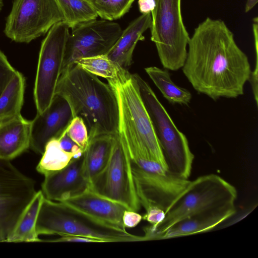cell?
I'll return each instance as SVG.
<instances>
[{
    "label": "cell",
    "instance_id": "obj_20",
    "mask_svg": "<svg viewBox=\"0 0 258 258\" xmlns=\"http://www.w3.org/2000/svg\"><path fill=\"white\" fill-rule=\"evenodd\" d=\"M115 135H100L89 139L84 152L83 168L89 185L106 168L111 153Z\"/></svg>",
    "mask_w": 258,
    "mask_h": 258
},
{
    "label": "cell",
    "instance_id": "obj_6",
    "mask_svg": "<svg viewBox=\"0 0 258 258\" xmlns=\"http://www.w3.org/2000/svg\"><path fill=\"white\" fill-rule=\"evenodd\" d=\"M155 1L151 13V39L164 68L177 71L185 62L190 38L183 22L181 0Z\"/></svg>",
    "mask_w": 258,
    "mask_h": 258
},
{
    "label": "cell",
    "instance_id": "obj_29",
    "mask_svg": "<svg viewBox=\"0 0 258 258\" xmlns=\"http://www.w3.org/2000/svg\"><path fill=\"white\" fill-rule=\"evenodd\" d=\"M16 70L0 49V96L13 78Z\"/></svg>",
    "mask_w": 258,
    "mask_h": 258
},
{
    "label": "cell",
    "instance_id": "obj_18",
    "mask_svg": "<svg viewBox=\"0 0 258 258\" xmlns=\"http://www.w3.org/2000/svg\"><path fill=\"white\" fill-rule=\"evenodd\" d=\"M31 121L21 114L0 121V159L11 160L30 145Z\"/></svg>",
    "mask_w": 258,
    "mask_h": 258
},
{
    "label": "cell",
    "instance_id": "obj_32",
    "mask_svg": "<svg viewBox=\"0 0 258 258\" xmlns=\"http://www.w3.org/2000/svg\"><path fill=\"white\" fill-rule=\"evenodd\" d=\"M142 220V216L137 212L126 210L123 214L122 222L125 228H134Z\"/></svg>",
    "mask_w": 258,
    "mask_h": 258
},
{
    "label": "cell",
    "instance_id": "obj_12",
    "mask_svg": "<svg viewBox=\"0 0 258 258\" xmlns=\"http://www.w3.org/2000/svg\"><path fill=\"white\" fill-rule=\"evenodd\" d=\"M72 29L66 43L62 73L78 59L107 54L122 32L119 24L104 19L83 22Z\"/></svg>",
    "mask_w": 258,
    "mask_h": 258
},
{
    "label": "cell",
    "instance_id": "obj_15",
    "mask_svg": "<svg viewBox=\"0 0 258 258\" xmlns=\"http://www.w3.org/2000/svg\"><path fill=\"white\" fill-rule=\"evenodd\" d=\"M83 160L84 153L73 158L63 169L44 175L41 190L44 197L60 202L88 188L89 183L84 174Z\"/></svg>",
    "mask_w": 258,
    "mask_h": 258
},
{
    "label": "cell",
    "instance_id": "obj_19",
    "mask_svg": "<svg viewBox=\"0 0 258 258\" xmlns=\"http://www.w3.org/2000/svg\"><path fill=\"white\" fill-rule=\"evenodd\" d=\"M151 22L150 13L142 14L135 19L122 30L120 36L106 55L121 68L127 70L133 62L135 47L139 41L145 39L143 34L150 28Z\"/></svg>",
    "mask_w": 258,
    "mask_h": 258
},
{
    "label": "cell",
    "instance_id": "obj_8",
    "mask_svg": "<svg viewBox=\"0 0 258 258\" xmlns=\"http://www.w3.org/2000/svg\"><path fill=\"white\" fill-rule=\"evenodd\" d=\"M64 21L58 0H14L4 33L13 41L28 43Z\"/></svg>",
    "mask_w": 258,
    "mask_h": 258
},
{
    "label": "cell",
    "instance_id": "obj_14",
    "mask_svg": "<svg viewBox=\"0 0 258 258\" xmlns=\"http://www.w3.org/2000/svg\"><path fill=\"white\" fill-rule=\"evenodd\" d=\"M73 118L68 101L55 94L49 107L42 113H37L31 121L30 148L42 154L46 144L51 140L58 139Z\"/></svg>",
    "mask_w": 258,
    "mask_h": 258
},
{
    "label": "cell",
    "instance_id": "obj_17",
    "mask_svg": "<svg viewBox=\"0 0 258 258\" xmlns=\"http://www.w3.org/2000/svg\"><path fill=\"white\" fill-rule=\"evenodd\" d=\"M236 213L235 206L209 209L195 213L174 224L156 240L179 237L212 230Z\"/></svg>",
    "mask_w": 258,
    "mask_h": 258
},
{
    "label": "cell",
    "instance_id": "obj_10",
    "mask_svg": "<svg viewBox=\"0 0 258 258\" xmlns=\"http://www.w3.org/2000/svg\"><path fill=\"white\" fill-rule=\"evenodd\" d=\"M89 188L101 196L118 202L128 210L141 208L133 176L131 160L118 133L115 135L108 163Z\"/></svg>",
    "mask_w": 258,
    "mask_h": 258
},
{
    "label": "cell",
    "instance_id": "obj_37",
    "mask_svg": "<svg viewBox=\"0 0 258 258\" xmlns=\"http://www.w3.org/2000/svg\"><path fill=\"white\" fill-rule=\"evenodd\" d=\"M1 242V241H0Z\"/></svg>",
    "mask_w": 258,
    "mask_h": 258
},
{
    "label": "cell",
    "instance_id": "obj_3",
    "mask_svg": "<svg viewBox=\"0 0 258 258\" xmlns=\"http://www.w3.org/2000/svg\"><path fill=\"white\" fill-rule=\"evenodd\" d=\"M36 231L39 235L79 236L102 242L146 241L122 229L97 220L62 202L44 197L39 212Z\"/></svg>",
    "mask_w": 258,
    "mask_h": 258
},
{
    "label": "cell",
    "instance_id": "obj_25",
    "mask_svg": "<svg viewBox=\"0 0 258 258\" xmlns=\"http://www.w3.org/2000/svg\"><path fill=\"white\" fill-rule=\"evenodd\" d=\"M64 18V22L70 28L96 19L98 15L87 0H58Z\"/></svg>",
    "mask_w": 258,
    "mask_h": 258
},
{
    "label": "cell",
    "instance_id": "obj_11",
    "mask_svg": "<svg viewBox=\"0 0 258 258\" xmlns=\"http://www.w3.org/2000/svg\"><path fill=\"white\" fill-rule=\"evenodd\" d=\"M131 167L137 194L145 210L156 207L166 213L191 181L173 175L156 161L143 168Z\"/></svg>",
    "mask_w": 258,
    "mask_h": 258
},
{
    "label": "cell",
    "instance_id": "obj_4",
    "mask_svg": "<svg viewBox=\"0 0 258 258\" xmlns=\"http://www.w3.org/2000/svg\"><path fill=\"white\" fill-rule=\"evenodd\" d=\"M235 187L220 176L210 174L191 181L180 198L165 213L153 232H145L147 240H156L160 234L178 221L209 209L235 206Z\"/></svg>",
    "mask_w": 258,
    "mask_h": 258
},
{
    "label": "cell",
    "instance_id": "obj_7",
    "mask_svg": "<svg viewBox=\"0 0 258 258\" xmlns=\"http://www.w3.org/2000/svg\"><path fill=\"white\" fill-rule=\"evenodd\" d=\"M69 29L64 21L54 24L41 43L33 92L37 113L44 111L55 95L62 73Z\"/></svg>",
    "mask_w": 258,
    "mask_h": 258
},
{
    "label": "cell",
    "instance_id": "obj_26",
    "mask_svg": "<svg viewBox=\"0 0 258 258\" xmlns=\"http://www.w3.org/2000/svg\"><path fill=\"white\" fill-rule=\"evenodd\" d=\"M75 64L93 75L106 79L115 77L121 68L106 54L80 58Z\"/></svg>",
    "mask_w": 258,
    "mask_h": 258
},
{
    "label": "cell",
    "instance_id": "obj_33",
    "mask_svg": "<svg viewBox=\"0 0 258 258\" xmlns=\"http://www.w3.org/2000/svg\"><path fill=\"white\" fill-rule=\"evenodd\" d=\"M51 242H94L100 243L102 242L100 240L98 239L79 236H61L60 238L50 240Z\"/></svg>",
    "mask_w": 258,
    "mask_h": 258
},
{
    "label": "cell",
    "instance_id": "obj_21",
    "mask_svg": "<svg viewBox=\"0 0 258 258\" xmlns=\"http://www.w3.org/2000/svg\"><path fill=\"white\" fill-rule=\"evenodd\" d=\"M44 196L36 192L20 215L15 227L5 242H38L42 241L36 231V223Z\"/></svg>",
    "mask_w": 258,
    "mask_h": 258
},
{
    "label": "cell",
    "instance_id": "obj_1",
    "mask_svg": "<svg viewBox=\"0 0 258 258\" xmlns=\"http://www.w3.org/2000/svg\"><path fill=\"white\" fill-rule=\"evenodd\" d=\"M187 46L182 71L197 92L213 100L243 94L250 66L223 20L207 17L195 29Z\"/></svg>",
    "mask_w": 258,
    "mask_h": 258
},
{
    "label": "cell",
    "instance_id": "obj_28",
    "mask_svg": "<svg viewBox=\"0 0 258 258\" xmlns=\"http://www.w3.org/2000/svg\"><path fill=\"white\" fill-rule=\"evenodd\" d=\"M67 133L84 152L89 142V134L86 124L83 119L75 116L66 130Z\"/></svg>",
    "mask_w": 258,
    "mask_h": 258
},
{
    "label": "cell",
    "instance_id": "obj_23",
    "mask_svg": "<svg viewBox=\"0 0 258 258\" xmlns=\"http://www.w3.org/2000/svg\"><path fill=\"white\" fill-rule=\"evenodd\" d=\"M145 70L163 97L170 103L187 105L190 102L191 99L190 92L175 85L171 80L167 69L149 67L146 68Z\"/></svg>",
    "mask_w": 258,
    "mask_h": 258
},
{
    "label": "cell",
    "instance_id": "obj_34",
    "mask_svg": "<svg viewBox=\"0 0 258 258\" xmlns=\"http://www.w3.org/2000/svg\"><path fill=\"white\" fill-rule=\"evenodd\" d=\"M140 12L143 14L151 13L156 6L155 0H138Z\"/></svg>",
    "mask_w": 258,
    "mask_h": 258
},
{
    "label": "cell",
    "instance_id": "obj_24",
    "mask_svg": "<svg viewBox=\"0 0 258 258\" xmlns=\"http://www.w3.org/2000/svg\"><path fill=\"white\" fill-rule=\"evenodd\" d=\"M42 155L36 170L43 175L63 169L73 158L79 157L63 150L56 139L51 140L46 144Z\"/></svg>",
    "mask_w": 258,
    "mask_h": 258
},
{
    "label": "cell",
    "instance_id": "obj_2",
    "mask_svg": "<svg viewBox=\"0 0 258 258\" xmlns=\"http://www.w3.org/2000/svg\"><path fill=\"white\" fill-rule=\"evenodd\" d=\"M55 94L69 103L74 117L84 120L89 139L100 135L118 133L119 108L110 86L74 64L63 72Z\"/></svg>",
    "mask_w": 258,
    "mask_h": 258
},
{
    "label": "cell",
    "instance_id": "obj_5",
    "mask_svg": "<svg viewBox=\"0 0 258 258\" xmlns=\"http://www.w3.org/2000/svg\"><path fill=\"white\" fill-rule=\"evenodd\" d=\"M141 96L152 120L168 170L184 179L190 176L194 155L187 139L175 125L149 85L135 74Z\"/></svg>",
    "mask_w": 258,
    "mask_h": 258
},
{
    "label": "cell",
    "instance_id": "obj_16",
    "mask_svg": "<svg viewBox=\"0 0 258 258\" xmlns=\"http://www.w3.org/2000/svg\"><path fill=\"white\" fill-rule=\"evenodd\" d=\"M62 202L97 220L125 229L122 216L127 210L122 204L90 189L64 199Z\"/></svg>",
    "mask_w": 258,
    "mask_h": 258
},
{
    "label": "cell",
    "instance_id": "obj_36",
    "mask_svg": "<svg viewBox=\"0 0 258 258\" xmlns=\"http://www.w3.org/2000/svg\"><path fill=\"white\" fill-rule=\"evenodd\" d=\"M4 6V2L3 0H0V11L2 10Z\"/></svg>",
    "mask_w": 258,
    "mask_h": 258
},
{
    "label": "cell",
    "instance_id": "obj_9",
    "mask_svg": "<svg viewBox=\"0 0 258 258\" xmlns=\"http://www.w3.org/2000/svg\"><path fill=\"white\" fill-rule=\"evenodd\" d=\"M107 80L116 95L118 106L127 115L152 158L168 170L135 75L121 68L115 77Z\"/></svg>",
    "mask_w": 258,
    "mask_h": 258
},
{
    "label": "cell",
    "instance_id": "obj_13",
    "mask_svg": "<svg viewBox=\"0 0 258 258\" xmlns=\"http://www.w3.org/2000/svg\"><path fill=\"white\" fill-rule=\"evenodd\" d=\"M37 191L34 181L0 159V241L4 242Z\"/></svg>",
    "mask_w": 258,
    "mask_h": 258
},
{
    "label": "cell",
    "instance_id": "obj_27",
    "mask_svg": "<svg viewBox=\"0 0 258 258\" xmlns=\"http://www.w3.org/2000/svg\"><path fill=\"white\" fill-rule=\"evenodd\" d=\"M98 16L112 21L121 18L128 12L135 0H87Z\"/></svg>",
    "mask_w": 258,
    "mask_h": 258
},
{
    "label": "cell",
    "instance_id": "obj_35",
    "mask_svg": "<svg viewBox=\"0 0 258 258\" xmlns=\"http://www.w3.org/2000/svg\"><path fill=\"white\" fill-rule=\"evenodd\" d=\"M258 0H247L246 3L245 12H248L251 10L257 3Z\"/></svg>",
    "mask_w": 258,
    "mask_h": 258
},
{
    "label": "cell",
    "instance_id": "obj_30",
    "mask_svg": "<svg viewBox=\"0 0 258 258\" xmlns=\"http://www.w3.org/2000/svg\"><path fill=\"white\" fill-rule=\"evenodd\" d=\"M165 217V212L156 207H151L146 210V214L142 219L150 223L151 226L144 229L145 232H153L157 226L163 221Z\"/></svg>",
    "mask_w": 258,
    "mask_h": 258
},
{
    "label": "cell",
    "instance_id": "obj_31",
    "mask_svg": "<svg viewBox=\"0 0 258 258\" xmlns=\"http://www.w3.org/2000/svg\"><path fill=\"white\" fill-rule=\"evenodd\" d=\"M58 140L60 146L64 151L73 154L77 156H80L83 154L84 152L68 136L66 130L63 133Z\"/></svg>",
    "mask_w": 258,
    "mask_h": 258
},
{
    "label": "cell",
    "instance_id": "obj_22",
    "mask_svg": "<svg viewBox=\"0 0 258 258\" xmlns=\"http://www.w3.org/2000/svg\"><path fill=\"white\" fill-rule=\"evenodd\" d=\"M25 88V79L17 71L0 96V121L21 114Z\"/></svg>",
    "mask_w": 258,
    "mask_h": 258
}]
</instances>
